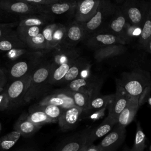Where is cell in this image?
Here are the masks:
<instances>
[{
    "label": "cell",
    "instance_id": "1",
    "mask_svg": "<svg viewBox=\"0 0 151 151\" xmlns=\"http://www.w3.org/2000/svg\"><path fill=\"white\" fill-rule=\"evenodd\" d=\"M52 67V63H45L36 66L33 70L29 87L25 93L24 101L29 103L36 98L48 80Z\"/></svg>",
    "mask_w": 151,
    "mask_h": 151
},
{
    "label": "cell",
    "instance_id": "2",
    "mask_svg": "<svg viewBox=\"0 0 151 151\" xmlns=\"http://www.w3.org/2000/svg\"><path fill=\"white\" fill-rule=\"evenodd\" d=\"M115 5L110 0H100L94 15L87 22H83L86 37L95 32L101 31L111 16Z\"/></svg>",
    "mask_w": 151,
    "mask_h": 151
},
{
    "label": "cell",
    "instance_id": "3",
    "mask_svg": "<svg viewBox=\"0 0 151 151\" xmlns=\"http://www.w3.org/2000/svg\"><path fill=\"white\" fill-rule=\"evenodd\" d=\"M116 83L123 87L129 95L138 97L140 100L150 86L148 77L136 71L125 73L123 78Z\"/></svg>",
    "mask_w": 151,
    "mask_h": 151
},
{
    "label": "cell",
    "instance_id": "4",
    "mask_svg": "<svg viewBox=\"0 0 151 151\" xmlns=\"http://www.w3.org/2000/svg\"><path fill=\"white\" fill-rule=\"evenodd\" d=\"M148 5V1L145 0H125L121 6L127 22L130 25L142 29Z\"/></svg>",
    "mask_w": 151,
    "mask_h": 151
},
{
    "label": "cell",
    "instance_id": "5",
    "mask_svg": "<svg viewBox=\"0 0 151 151\" xmlns=\"http://www.w3.org/2000/svg\"><path fill=\"white\" fill-rule=\"evenodd\" d=\"M32 71L28 72L20 78L13 80L5 90L9 100V106L11 104L12 106L18 104L21 100H24L25 93L29 85Z\"/></svg>",
    "mask_w": 151,
    "mask_h": 151
},
{
    "label": "cell",
    "instance_id": "6",
    "mask_svg": "<svg viewBox=\"0 0 151 151\" xmlns=\"http://www.w3.org/2000/svg\"><path fill=\"white\" fill-rule=\"evenodd\" d=\"M0 9L8 14L27 15L42 14L41 5H32L19 0H0Z\"/></svg>",
    "mask_w": 151,
    "mask_h": 151
},
{
    "label": "cell",
    "instance_id": "7",
    "mask_svg": "<svg viewBox=\"0 0 151 151\" xmlns=\"http://www.w3.org/2000/svg\"><path fill=\"white\" fill-rule=\"evenodd\" d=\"M127 22L121 5H115L111 16L104 26L105 27L103 28L104 29L101 31L109 32L117 35L125 44L124 41V34Z\"/></svg>",
    "mask_w": 151,
    "mask_h": 151
},
{
    "label": "cell",
    "instance_id": "8",
    "mask_svg": "<svg viewBox=\"0 0 151 151\" xmlns=\"http://www.w3.org/2000/svg\"><path fill=\"white\" fill-rule=\"evenodd\" d=\"M101 80L90 78L78 77L67 83L66 89L71 91H81L90 94L91 97L99 93L101 86Z\"/></svg>",
    "mask_w": 151,
    "mask_h": 151
},
{
    "label": "cell",
    "instance_id": "9",
    "mask_svg": "<svg viewBox=\"0 0 151 151\" xmlns=\"http://www.w3.org/2000/svg\"><path fill=\"white\" fill-rule=\"evenodd\" d=\"M126 136V127L117 123L98 145L101 151H113L116 150L124 142Z\"/></svg>",
    "mask_w": 151,
    "mask_h": 151
},
{
    "label": "cell",
    "instance_id": "10",
    "mask_svg": "<svg viewBox=\"0 0 151 151\" xmlns=\"http://www.w3.org/2000/svg\"><path fill=\"white\" fill-rule=\"evenodd\" d=\"M84 40L88 47L95 50L109 45L116 44H124L119 37L106 31L95 32L87 36Z\"/></svg>",
    "mask_w": 151,
    "mask_h": 151
},
{
    "label": "cell",
    "instance_id": "11",
    "mask_svg": "<svg viewBox=\"0 0 151 151\" xmlns=\"http://www.w3.org/2000/svg\"><path fill=\"white\" fill-rule=\"evenodd\" d=\"M92 127H89L65 139L60 143L56 150L60 151H81L85 146Z\"/></svg>",
    "mask_w": 151,
    "mask_h": 151
},
{
    "label": "cell",
    "instance_id": "12",
    "mask_svg": "<svg viewBox=\"0 0 151 151\" xmlns=\"http://www.w3.org/2000/svg\"><path fill=\"white\" fill-rule=\"evenodd\" d=\"M86 32L83 22L74 20L66 26L64 39L61 45L58 47H74L79 42L84 40Z\"/></svg>",
    "mask_w": 151,
    "mask_h": 151
},
{
    "label": "cell",
    "instance_id": "13",
    "mask_svg": "<svg viewBox=\"0 0 151 151\" xmlns=\"http://www.w3.org/2000/svg\"><path fill=\"white\" fill-rule=\"evenodd\" d=\"M130 95L125 89L116 83V93L107 106L108 116L117 122L119 115L126 106Z\"/></svg>",
    "mask_w": 151,
    "mask_h": 151
},
{
    "label": "cell",
    "instance_id": "14",
    "mask_svg": "<svg viewBox=\"0 0 151 151\" xmlns=\"http://www.w3.org/2000/svg\"><path fill=\"white\" fill-rule=\"evenodd\" d=\"M38 104H54L64 109L75 106L71 91L67 89L58 90L43 98Z\"/></svg>",
    "mask_w": 151,
    "mask_h": 151
},
{
    "label": "cell",
    "instance_id": "15",
    "mask_svg": "<svg viewBox=\"0 0 151 151\" xmlns=\"http://www.w3.org/2000/svg\"><path fill=\"white\" fill-rule=\"evenodd\" d=\"M100 0H79L74 11L75 20L86 22L96 13Z\"/></svg>",
    "mask_w": 151,
    "mask_h": 151
},
{
    "label": "cell",
    "instance_id": "16",
    "mask_svg": "<svg viewBox=\"0 0 151 151\" xmlns=\"http://www.w3.org/2000/svg\"><path fill=\"white\" fill-rule=\"evenodd\" d=\"M83 113V110L76 106L65 109L58 120L61 130L66 132L74 128Z\"/></svg>",
    "mask_w": 151,
    "mask_h": 151
},
{
    "label": "cell",
    "instance_id": "17",
    "mask_svg": "<svg viewBox=\"0 0 151 151\" xmlns=\"http://www.w3.org/2000/svg\"><path fill=\"white\" fill-rule=\"evenodd\" d=\"M140 101L138 97L130 95L126 106L118 116L116 123L124 127L130 124L138 110Z\"/></svg>",
    "mask_w": 151,
    "mask_h": 151
},
{
    "label": "cell",
    "instance_id": "18",
    "mask_svg": "<svg viewBox=\"0 0 151 151\" xmlns=\"http://www.w3.org/2000/svg\"><path fill=\"white\" fill-rule=\"evenodd\" d=\"M77 1H60L50 4L41 5L42 14L54 17L67 13L74 14Z\"/></svg>",
    "mask_w": 151,
    "mask_h": 151
},
{
    "label": "cell",
    "instance_id": "19",
    "mask_svg": "<svg viewBox=\"0 0 151 151\" xmlns=\"http://www.w3.org/2000/svg\"><path fill=\"white\" fill-rule=\"evenodd\" d=\"M39 60H21L14 63L9 70V77L13 80L20 78L32 71L38 64Z\"/></svg>",
    "mask_w": 151,
    "mask_h": 151
},
{
    "label": "cell",
    "instance_id": "20",
    "mask_svg": "<svg viewBox=\"0 0 151 151\" xmlns=\"http://www.w3.org/2000/svg\"><path fill=\"white\" fill-rule=\"evenodd\" d=\"M116 123V120L109 116H107V117L104 119V120L99 126H97L96 128H92L88 136L87 142L84 147L93 143V142L97 139L106 135L111 131Z\"/></svg>",
    "mask_w": 151,
    "mask_h": 151
},
{
    "label": "cell",
    "instance_id": "21",
    "mask_svg": "<svg viewBox=\"0 0 151 151\" xmlns=\"http://www.w3.org/2000/svg\"><path fill=\"white\" fill-rule=\"evenodd\" d=\"M88 67L87 61L85 59L78 57L70 67L60 84L68 83L77 78L81 77L83 73L86 71V70Z\"/></svg>",
    "mask_w": 151,
    "mask_h": 151
},
{
    "label": "cell",
    "instance_id": "22",
    "mask_svg": "<svg viewBox=\"0 0 151 151\" xmlns=\"http://www.w3.org/2000/svg\"><path fill=\"white\" fill-rule=\"evenodd\" d=\"M53 20V17L45 14H35L20 17L18 26H41L44 27L48 22Z\"/></svg>",
    "mask_w": 151,
    "mask_h": 151
},
{
    "label": "cell",
    "instance_id": "23",
    "mask_svg": "<svg viewBox=\"0 0 151 151\" xmlns=\"http://www.w3.org/2000/svg\"><path fill=\"white\" fill-rule=\"evenodd\" d=\"M25 47L27 45L18 37L16 31L14 30L0 39L1 52H8L13 49L22 48Z\"/></svg>",
    "mask_w": 151,
    "mask_h": 151
},
{
    "label": "cell",
    "instance_id": "24",
    "mask_svg": "<svg viewBox=\"0 0 151 151\" xmlns=\"http://www.w3.org/2000/svg\"><path fill=\"white\" fill-rule=\"evenodd\" d=\"M148 9L139 37L140 47L146 51L149 42L151 38V0L148 1Z\"/></svg>",
    "mask_w": 151,
    "mask_h": 151
},
{
    "label": "cell",
    "instance_id": "25",
    "mask_svg": "<svg viewBox=\"0 0 151 151\" xmlns=\"http://www.w3.org/2000/svg\"><path fill=\"white\" fill-rule=\"evenodd\" d=\"M41 127L33 123L27 117V114H22L14 125V130L19 132L21 135L25 137H29L34 134Z\"/></svg>",
    "mask_w": 151,
    "mask_h": 151
},
{
    "label": "cell",
    "instance_id": "26",
    "mask_svg": "<svg viewBox=\"0 0 151 151\" xmlns=\"http://www.w3.org/2000/svg\"><path fill=\"white\" fill-rule=\"evenodd\" d=\"M77 58L70 60L56 66L52 65V70L48 80V83L50 84H60L70 67L73 64Z\"/></svg>",
    "mask_w": 151,
    "mask_h": 151
},
{
    "label": "cell",
    "instance_id": "27",
    "mask_svg": "<svg viewBox=\"0 0 151 151\" xmlns=\"http://www.w3.org/2000/svg\"><path fill=\"white\" fill-rule=\"evenodd\" d=\"M124 50L125 47L123 46V44H116L109 45L96 50L94 57L97 61H100L106 58L120 54L123 52Z\"/></svg>",
    "mask_w": 151,
    "mask_h": 151
},
{
    "label": "cell",
    "instance_id": "28",
    "mask_svg": "<svg viewBox=\"0 0 151 151\" xmlns=\"http://www.w3.org/2000/svg\"><path fill=\"white\" fill-rule=\"evenodd\" d=\"M114 94L100 95L99 93L91 97L89 107L86 113L97 111L107 107L108 105L113 98Z\"/></svg>",
    "mask_w": 151,
    "mask_h": 151
},
{
    "label": "cell",
    "instance_id": "29",
    "mask_svg": "<svg viewBox=\"0 0 151 151\" xmlns=\"http://www.w3.org/2000/svg\"><path fill=\"white\" fill-rule=\"evenodd\" d=\"M28 119L35 124L42 126L45 124L55 123L43 111L36 108L35 106L30 109L29 114H27Z\"/></svg>",
    "mask_w": 151,
    "mask_h": 151
},
{
    "label": "cell",
    "instance_id": "30",
    "mask_svg": "<svg viewBox=\"0 0 151 151\" xmlns=\"http://www.w3.org/2000/svg\"><path fill=\"white\" fill-rule=\"evenodd\" d=\"M42 27H43L41 26L23 27L18 25L16 32L18 37L25 44V42L30 38L40 33Z\"/></svg>",
    "mask_w": 151,
    "mask_h": 151
},
{
    "label": "cell",
    "instance_id": "31",
    "mask_svg": "<svg viewBox=\"0 0 151 151\" xmlns=\"http://www.w3.org/2000/svg\"><path fill=\"white\" fill-rule=\"evenodd\" d=\"M36 108L43 111L54 122H57L63 113V108L54 104H38L35 106Z\"/></svg>",
    "mask_w": 151,
    "mask_h": 151
},
{
    "label": "cell",
    "instance_id": "32",
    "mask_svg": "<svg viewBox=\"0 0 151 151\" xmlns=\"http://www.w3.org/2000/svg\"><path fill=\"white\" fill-rule=\"evenodd\" d=\"M75 106L80 108L86 112L88 107L91 96L87 93L81 91H71Z\"/></svg>",
    "mask_w": 151,
    "mask_h": 151
},
{
    "label": "cell",
    "instance_id": "33",
    "mask_svg": "<svg viewBox=\"0 0 151 151\" xmlns=\"http://www.w3.org/2000/svg\"><path fill=\"white\" fill-rule=\"evenodd\" d=\"M20 136V133L15 130L1 137L0 139V150H5L11 149L19 139Z\"/></svg>",
    "mask_w": 151,
    "mask_h": 151
},
{
    "label": "cell",
    "instance_id": "34",
    "mask_svg": "<svg viewBox=\"0 0 151 151\" xmlns=\"http://www.w3.org/2000/svg\"><path fill=\"white\" fill-rule=\"evenodd\" d=\"M146 147V136L140 127L139 122H137L134 141L132 147L130 149V150L142 151Z\"/></svg>",
    "mask_w": 151,
    "mask_h": 151
},
{
    "label": "cell",
    "instance_id": "35",
    "mask_svg": "<svg viewBox=\"0 0 151 151\" xmlns=\"http://www.w3.org/2000/svg\"><path fill=\"white\" fill-rule=\"evenodd\" d=\"M56 25V23H51L50 24H47L42 27L41 32L44 35L46 44L47 48L46 50H52L55 48L53 41V32Z\"/></svg>",
    "mask_w": 151,
    "mask_h": 151
},
{
    "label": "cell",
    "instance_id": "36",
    "mask_svg": "<svg viewBox=\"0 0 151 151\" xmlns=\"http://www.w3.org/2000/svg\"><path fill=\"white\" fill-rule=\"evenodd\" d=\"M25 44L34 50H42L47 48V44L44 35L41 32L35 37L28 40Z\"/></svg>",
    "mask_w": 151,
    "mask_h": 151
},
{
    "label": "cell",
    "instance_id": "37",
    "mask_svg": "<svg viewBox=\"0 0 151 151\" xmlns=\"http://www.w3.org/2000/svg\"><path fill=\"white\" fill-rule=\"evenodd\" d=\"M65 32L66 26L61 24L56 23L53 32V41L55 48L61 45L65 37Z\"/></svg>",
    "mask_w": 151,
    "mask_h": 151
},
{
    "label": "cell",
    "instance_id": "38",
    "mask_svg": "<svg viewBox=\"0 0 151 151\" xmlns=\"http://www.w3.org/2000/svg\"><path fill=\"white\" fill-rule=\"evenodd\" d=\"M19 22H0V39L10 33L15 27H17Z\"/></svg>",
    "mask_w": 151,
    "mask_h": 151
},
{
    "label": "cell",
    "instance_id": "39",
    "mask_svg": "<svg viewBox=\"0 0 151 151\" xmlns=\"http://www.w3.org/2000/svg\"><path fill=\"white\" fill-rule=\"evenodd\" d=\"M9 107V102L5 90L0 93V111L4 110Z\"/></svg>",
    "mask_w": 151,
    "mask_h": 151
},
{
    "label": "cell",
    "instance_id": "40",
    "mask_svg": "<svg viewBox=\"0 0 151 151\" xmlns=\"http://www.w3.org/2000/svg\"><path fill=\"white\" fill-rule=\"evenodd\" d=\"M21 1H24L32 5H44L50 4L53 2L60 1L61 0H19Z\"/></svg>",
    "mask_w": 151,
    "mask_h": 151
},
{
    "label": "cell",
    "instance_id": "41",
    "mask_svg": "<svg viewBox=\"0 0 151 151\" xmlns=\"http://www.w3.org/2000/svg\"><path fill=\"white\" fill-rule=\"evenodd\" d=\"M7 78L5 71L0 68V87H3L6 83Z\"/></svg>",
    "mask_w": 151,
    "mask_h": 151
},
{
    "label": "cell",
    "instance_id": "42",
    "mask_svg": "<svg viewBox=\"0 0 151 151\" xmlns=\"http://www.w3.org/2000/svg\"><path fill=\"white\" fill-rule=\"evenodd\" d=\"M82 151H101V149L99 145H95L93 143H91L84 147L82 149Z\"/></svg>",
    "mask_w": 151,
    "mask_h": 151
},
{
    "label": "cell",
    "instance_id": "43",
    "mask_svg": "<svg viewBox=\"0 0 151 151\" xmlns=\"http://www.w3.org/2000/svg\"><path fill=\"white\" fill-rule=\"evenodd\" d=\"M6 14H8L0 9V22H4L3 21H4L6 18Z\"/></svg>",
    "mask_w": 151,
    "mask_h": 151
},
{
    "label": "cell",
    "instance_id": "44",
    "mask_svg": "<svg viewBox=\"0 0 151 151\" xmlns=\"http://www.w3.org/2000/svg\"><path fill=\"white\" fill-rule=\"evenodd\" d=\"M146 51L151 53V38H150V40L149 42V44H148V45H147V50Z\"/></svg>",
    "mask_w": 151,
    "mask_h": 151
},
{
    "label": "cell",
    "instance_id": "45",
    "mask_svg": "<svg viewBox=\"0 0 151 151\" xmlns=\"http://www.w3.org/2000/svg\"><path fill=\"white\" fill-rule=\"evenodd\" d=\"M124 1L125 0H115V1L119 4H122Z\"/></svg>",
    "mask_w": 151,
    "mask_h": 151
},
{
    "label": "cell",
    "instance_id": "46",
    "mask_svg": "<svg viewBox=\"0 0 151 151\" xmlns=\"http://www.w3.org/2000/svg\"><path fill=\"white\" fill-rule=\"evenodd\" d=\"M61 1H78L79 0H61Z\"/></svg>",
    "mask_w": 151,
    "mask_h": 151
},
{
    "label": "cell",
    "instance_id": "47",
    "mask_svg": "<svg viewBox=\"0 0 151 151\" xmlns=\"http://www.w3.org/2000/svg\"><path fill=\"white\" fill-rule=\"evenodd\" d=\"M4 90V88L3 87H0V93Z\"/></svg>",
    "mask_w": 151,
    "mask_h": 151
},
{
    "label": "cell",
    "instance_id": "48",
    "mask_svg": "<svg viewBox=\"0 0 151 151\" xmlns=\"http://www.w3.org/2000/svg\"><path fill=\"white\" fill-rule=\"evenodd\" d=\"M149 150H151V146H150V148H149Z\"/></svg>",
    "mask_w": 151,
    "mask_h": 151
}]
</instances>
